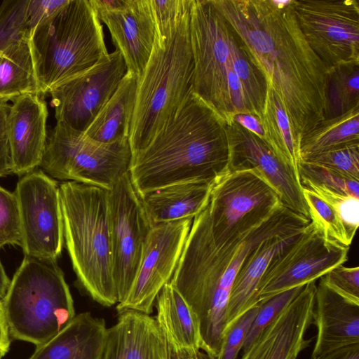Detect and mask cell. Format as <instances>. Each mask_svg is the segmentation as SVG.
<instances>
[{"label":"cell","instance_id":"obj_14","mask_svg":"<svg viewBox=\"0 0 359 359\" xmlns=\"http://www.w3.org/2000/svg\"><path fill=\"white\" fill-rule=\"evenodd\" d=\"M127 68L117 50L50 92L57 122L85 132L116 91Z\"/></svg>","mask_w":359,"mask_h":359},{"label":"cell","instance_id":"obj_40","mask_svg":"<svg viewBox=\"0 0 359 359\" xmlns=\"http://www.w3.org/2000/svg\"><path fill=\"white\" fill-rule=\"evenodd\" d=\"M325 284L344 299L359 304V267L335 266L320 278Z\"/></svg>","mask_w":359,"mask_h":359},{"label":"cell","instance_id":"obj_8","mask_svg":"<svg viewBox=\"0 0 359 359\" xmlns=\"http://www.w3.org/2000/svg\"><path fill=\"white\" fill-rule=\"evenodd\" d=\"M133 153L129 140L96 142L62 122L48 131L39 168L53 179L109 190L129 172Z\"/></svg>","mask_w":359,"mask_h":359},{"label":"cell","instance_id":"obj_10","mask_svg":"<svg viewBox=\"0 0 359 359\" xmlns=\"http://www.w3.org/2000/svg\"><path fill=\"white\" fill-rule=\"evenodd\" d=\"M299 28L327 71L359 63V0H292Z\"/></svg>","mask_w":359,"mask_h":359},{"label":"cell","instance_id":"obj_4","mask_svg":"<svg viewBox=\"0 0 359 359\" xmlns=\"http://www.w3.org/2000/svg\"><path fill=\"white\" fill-rule=\"evenodd\" d=\"M189 12L165 39L155 35L151 53L137 82L128 138L133 155L149 144L192 93Z\"/></svg>","mask_w":359,"mask_h":359},{"label":"cell","instance_id":"obj_44","mask_svg":"<svg viewBox=\"0 0 359 359\" xmlns=\"http://www.w3.org/2000/svg\"><path fill=\"white\" fill-rule=\"evenodd\" d=\"M232 121L238 123L244 128L254 133L264 141L265 135L259 118L252 114L241 113L235 114Z\"/></svg>","mask_w":359,"mask_h":359},{"label":"cell","instance_id":"obj_9","mask_svg":"<svg viewBox=\"0 0 359 359\" xmlns=\"http://www.w3.org/2000/svg\"><path fill=\"white\" fill-rule=\"evenodd\" d=\"M281 203L277 192L255 170H226L212 182L201 212L212 242L219 245L257 224Z\"/></svg>","mask_w":359,"mask_h":359},{"label":"cell","instance_id":"obj_32","mask_svg":"<svg viewBox=\"0 0 359 359\" xmlns=\"http://www.w3.org/2000/svg\"><path fill=\"white\" fill-rule=\"evenodd\" d=\"M302 191L312 224L327 241L349 247L352 241L337 211L313 192L304 188Z\"/></svg>","mask_w":359,"mask_h":359},{"label":"cell","instance_id":"obj_42","mask_svg":"<svg viewBox=\"0 0 359 359\" xmlns=\"http://www.w3.org/2000/svg\"><path fill=\"white\" fill-rule=\"evenodd\" d=\"M69 0H29L27 6V29L31 38L34 32L51 20Z\"/></svg>","mask_w":359,"mask_h":359},{"label":"cell","instance_id":"obj_16","mask_svg":"<svg viewBox=\"0 0 359 359\" xmlns=\"http://www.w3.org/2000/svg\"><path fill=\"white\" fill-rule=\"evenodd\" d=\"M227 170H255L285 206L309 218L299 177L294 170L282 162L264 140L233 121L227 123Z\"/></svg>","mask_w":359,"mask_h":359},{"label":"cell","instance_id":"obj_13","mask_svg":"<svg viewBox=\"0 0 359 359\" xmlns=\"http://www.w3.org/2000/svg\"><path fill=\"white\" fill-rule=\"evenodd\" d=\"M349 247L327 241L311 222L299 239L276 257L258 288V305L290 289L317 280L348 259Z\"/></svg>","mask_w":359,"mask_h":359},{"label":"cell","instance_id":"obj_49","mask_svg":"<svg viewBox=\"0 0 359 359\" xmlns=\"http://www.w3.org/2000/svg\"><path fill=\"white\" fill-rule=\"evenodd\" d=\"M11 280L6 273L0 259V302H2L6 294Z\"/></svg>","mask_w":359,"mask_h":359},{"label":"cell","instance_id":"obj_6","mask_svg":"<svg viewBox=\"0 0 359 359\" xmlns=\"http://www.w3.org/2000/svg\"><path fill=\"white\" fill-rule=\"evenodd\" d=\"M39 95L49 94L109 54L103 27L88 0H69L30 38Z\"/></svg>","mask_w":359,"mask_h":359},{"label":"cell","instance_id":"obj_3","mask_svg":"<svg viewBox=\"0 0 359 359\" xmlns=\"http://www.w3.org/2000/svg\"><path fill=\"white\" fill-rule=\"evenodd\" d=\"M108 191L67 181L60 185L65 243L78 280L99 304L118 303L113 278Z\"/></svg>","mask_w":359,"mask_h":359},{"label":"cell","instance_id":"obj_28","mask_svg":"<svg viewBox=\"0 0 359 359\" xmlns=\"http://www.w3.org/2000/svg\"><path fill=\"white\" fill-rule=\"evenodd\" d=\"M359 142V105L340 116L324 118L300 140V161L350 143Z\"/></svg>","mask_w":359,"mask_h":359},{"label":"cell","instance_id":"obj_5","mask_svg":"<svg viewBox=\"0 0 359 359\" xmlns=\"http://www.w3.org/2000/svg\"><path fill=\"white\" fill-rule=\"evenodd\" d=\"M10 337L41 346L75 317L74 301L57 261L25 256L2 301Z\"/></svg>","mask_w":359,"mask_h":359},{"label":"cell","instance_id":"obj_18","mask_svg":"<svg viewBox=\"0 0 359 359\" xmlns=\"http://www.w3.org/2000/svg\"><path fill=\"white\" fill-rule=\"evenodd\" d=\"M48 110L46 101L36 93L13 100L7 120L8 169L20 177L39 167L47 140Z\"/></svg>","mask_w":359,"mask_h":359},{"label":"cell","instance_id":"obj_2","mask_svg":"<svg viewBox=\"0 0 359 359\" xmlns=\"http://www.w3.org/2000/svg\"><path fill=\"white\" fill-rule=\"evenodd\" d=\"M227 123L193 92L143 149L129 174L141 196L166 186L212 182L227 170Z\"/></svg>","mask_w":359,"mask_h":359},{"label":"cell","instance_id":"obj_33","mask_svg":"<svg viewBox=\"0 0 359 359\" xmlns=\"http://www.w3.org/2000/svg\"><path fill=\"white\" fill-rule=\"evenodd\" d=\"M29 0H5L0 4V55L15 44L30 39L27 29Z\"/></svg>","mask_w":359,"mask_h":359},{"label":"cell","instance_id":"obj_17","mask_svg":"<svg viewBox=\"0 0 359 359\" xmlns=\"http://www.w3.org/2000/svg\"><path fill=\"white\" fill-rule=\"evenodd\" d=\"M316 290V280L306 284L243 351L241 359H297L313 340L305 334L314 322Z\"/></svg>","mask_w":359,"mask_h":359},{"label":"cell","instance_id":"obj_48","mask_svg":"<svg viewBox=\"0 0 359 359\" xmlns=\"http://www.w3.org/2000/svg\"><path fill=\"white\" fill-rule=\"evenodd\" d=\"M11 344L2 302H0V359L8 351Z\"/></svg>","mask_w":359,"mask_h":359},{"label":"cell","instance_id":"obj_35","mask_svg":"<svg viewBox=\"0 0 359 359\" xmlns=\"http://www.w3.org/2000/svg\"><path fill=\"white\" fill-rule=\"evenodd\" d=\"M301 161L330 168L359 181V142L346 144Z\"/></svg>","mask_w":359,"mask_h":359},{"label":"cell","instance_id":"obj_11","mask_svg":"<svg viewBox=\"0 0 359 359\" xmlns=\"http://www.w3.org/2000/svg\"><path fill=\"white\" fill-rule=\"evenodd\" d=\"M14 193L25 256L57 261L65 244L60 185L41 169L21 176Z\"/></svg>","mask_w":359,"mask_h":359},{"label":"cell","instance_id":"obj_37","mask_svg":"<svg viewBox=\"0 0 359 359\" xmlns=\"http://www.w3.org/2000/svg\"><path fill=\"white\" fill-rule=\"evenodd\" d=\"M6 245L21 248V222L15 193L0 186V250Z\"/></svg>","mask_w":359,"mask_h":359},{"label":"cell","instance_id":"obj_7","mask_svg":"<svg viewBox=\"0 0 359 359\" xmlns=\"http://www.w3.org/2000/svg\"><path fill=\"white\" fill-rule=\"evenodd\" d=\"M189 32L194 60L192 92L227 123L235 114H250L233 71L231 32L212 0H191Z\"/></svg>","mask_w":359,"mask_h":359},{"label":"cell","instance_id":"obj_47","mask_svg":"<svg viewBox=\"0 0 359 359\" xmlns=\"http://www.w3.org/2000/svg\"><path fill=\"white\" fill-rule=\"evenodd\" d=\"M89 1L97 13L122 10L128 3V0H90Z\"/></svg>","mask_w":359,"mask_h":359},{"label":"cell","instance_id":"obj_21","mask_svg":"<svg viewBox=\"0 0 359 359\" xmlns=\"http://www.w3.org/2000/svg\"><path fill=\"white\" fill-rule=\"evenodd\" d=\"M107 329L102 359H168V343L156 319L128 309Z\"/></svg>","mask_w":359,"mask_h":359},{"label":"cell","instance_id":"obj_38","mask_svg":"<svg viewBox=\"0 0 359 359\" xmlns=\"http://www.w3.org/2000/svg\"><path fill=\"white\" fill-rule=\"evenodd\" d=\"M155 22V34L165 39L190 11L191 0H150Z\"/></svg>","mask_w":359,"mask_h":359},{"label":"cell","instance_id":"obj_19","mask_svg":"<svg viewBox=\"0 0 359 359\" xmlns=\"http://www.w3.org/2000/svg\"><path fill=\"white\" fill-rule=\"evenodd\" d=\"M97 13L108 28L127 71L139 79L149 59L155 39V22L150 0H128L122 10Z\"/></svg>","mask_w":359,"mask_h":359},{"label":"cell","instance_id":"obj_12","mask_svg":"<svg viewBox=\"0 0 359 359\" xmlns=\"http://www.w3.org/2000/svg\"><path fill=\"white\" fill-rule=\"evenodd\" d=\"M112 270L118 303L128 297L152 227L129 172L108 191Z\"/></svg>","mask_w":359,"mask_h":359},{"label":"cell","instance_id":"obj_31","mask_svg":"<svg viewBox=\"0 0 359 359\" xmlns=\"http://www.w3.org/2000/svg\"><path fill=\"white\" fill-rule=\"evenodd\" d=\"M231 32L230 48L233 71L241 86L248 112L260 120L266 104L267 82L238 44L231 30Z\"/></svg>","mask_w":359,"mask_h":359},{"label":"cell","instance_id":"obj_1","mask_svg":"<svg viewBox=\"0 0 359 359\" xmlns=\"http://www.w3.org/2000/svg\"><path fill=\"white\" fill-rule=\"evenodd\" d=\"M277 95L298 146L325 118L327 69L298 25L292 1L212 0Z\"/></svg>","mask_w":359,"mask_h":359},{"label":"cell","instance_id":"obj_29","mask_svg":"<svg viewBox=\"0 0 359 359\" xmlns=\"http://www.w3.org/2000/svg\"><path fill=\"white\" fill-rule=\"evenodd\" d=\"M264 142L285 164L298 174L299 148L293 137L286 113L276 93L268 86L263 115L260 119Z\"/></svg>","mask_w":359,"mask_h":359},{"label":"cell","instance_id":"obj_46","mask_svg":"<svg viewBox=\"0 0 359 359\" xmlns=\"http://www.w3.org/2000/svg\"><path fill=\"white\" fill-rule=\"evenodd\" d=\"M311 359H359V344L343 347Z\"/></svg>","mask_w":359,"mask_h":359},{"label":"cell","instance_id":"obj_20","mask_svg":"<svg viewBox=\"0 0 359 359\" xmlns=\"http://www.w3.org/2000/svg\"><path fill=\"white\" fill-rule=\"evenodd\" d=\"M313 320L317 334L311 358L359 344V304L334 292L320 278L316 284Z\"/></svg>","mask_w":359,"mask_h":359},{"label":"cell","instance_id":"obj_26","mask_svg":"<svg viewBox=\"0 0 359 359\" xmlns=\"http://www.w3.org/2000/svg\"><path fill=\"white\" fill-rule=\"evenodd\" d=\"M138 77L127 71L116 91L84 132L92 140L113 144L128 140Z\"/></svg>","mask_w":359,"mask_h":359},{"label":"cell","instance_id":"obj_30","mask_svg":"<svg viewBox=\"0 0 359 359\" xmlns=\"http://www.w3.org/2000/svg\"><path fill=\"white\" fill-rule=\"evenodd\" d=\"M325 118L340 116L359 105V63L327 71Z\"/></svg>","mask_w":359,"mask_h":359},{"label":"cell","instance_id":"obj_36","mask_svg":"<svg viewBox=\"0 0 359 359\" xmlns=\"http://www.w3.org/2000/svg\"><path fill=\"white\" fill-rule=\"evenodd\" d=\"M301 186L320 196L337 211L349 238L353 241L359 224V198L330 191L307 182H302Z\"/></svg>","mask_w":359,"mask_h":359},{"label":"cell","instance_id":"obj_15","mask_svg":"<svg viewBox=\"0 0 359 359\" xmlns=\"http://www.w3.org/2000/svg\"><path fill=\"white\" fill-rule=\"evenodd\" d=\"M192 222L187 218L152 226L130 292L117 304L118 313L128 309L152 313L158 294L175 271Z\"/></svg>","mask_w":359,"mask_h":359},{"label":"cell","instance_id":"obj_39","mask_svg":"<svg viewBox=\"0 0 359 359\" xmlns=\"http://www.w3.org/2000/svg\"><path fill=\"white\" fill-rule=\"evenodd\" d=\"M304 285L297 287L280 293L259 306L245 339L243 349L245 350L283 308L294 299Z\"/></svg>","mask_w":359,"mask_h":359},{"label":"cell","instance_id":"obj_34","mask_svg":"<svg viewBox=\"0 0 359 359\" xmlns=\"http://www.w3.org/2000/svg\"><path fill=\"white\" fill-rule=\"evenodd\" d=\"M298 174L300 184L307 182L330 191L359 198V181L330 168L300 161Z\"/></svg>","mask_w":359,"mask_h":359},{"label":"cell","instance_id":"obj_45","mask_svg":"<svg viewBox=\"0 0 359 359\" xmlns=\"http://www.w3.org/2000/svg\"><path fill=\"white\" fill-rule=\"evenodd\" d=\"M168 359H216L201 350L177 348L168 344Z\"/></svg>","mask_w":359,"mask_h":359},{"label":"cell","instance_id":"obj_25","mask_svg":"<svg viewBox=\"0 0 359 359\" xmlns=\"http://www.w3.org/2000/svg\"><path fill=\"white\" fill-rule=\"evenodd\" d=\"M155 304L156 320L169 345L204 351L199 318L170 282L161 290Z\"/></svg>","mask_w":359,"mask_h":359},{"label":"cell","instance_id":"obj_43","mask_svg":"<svg viewBox=\"0 0 359 359\" xmlns=\"http://www.w3.org/2000/svg\"><path fill=\"white\" fill-rule=\"evenodd\" d=\"M11 105L8 101L0 100V164L8 168L9 150L7 135V120ZM9 170V169H8Z\"/></svg>","mask_w":359,"mask_h":359},{"label":"cell","instance_id":"obj_50","mask_svg":"<svg viewBox=\"0 0 359 359\" xmlns=\"http://www.w3.org/2000/svg\"><path fill=\"white\" fill-rule=\"evenodd\" d=\"M10 174L8 168L6 165L0 164V177H6Z\"/></svg>","mask_w":359,"mask_h":359},{"label":"cell","instance_id":"obj_27","mask_svg":"<svg viewBox=\"0 0 359 359\" xmlns=\"http://www.w3.org/2000/svg\"><path fill=\"white\" fill-rule=\"evenodd\" d=\"M28 93L39 95L30 39L0 55V100L13 101Z\"/></svg>","mask_w":359,"mask_h":359},{"label":"cell","instance_id":"obj_24","mask_svg":"<svg viewBox=\"0 0 359 359\" xmlns=\"http://www.w3.org/2000/svg\"><path fill=\"white\" fill-rule=\"evenodd\" d=\"M213 181L175 184L140 196L152 226L194 219L206 205Z\"/></svg>","mask_w":359,"mask_h":359},{"label":"cell","instance_id":"obj_22","mask_svg":"<svg viewBox=\"0 0 359 359\" xmlns=\"http://www.w3.org/2000/svg\"><path fill=\"white\" fill-rule=\"evenodd\" d=\"M305 230L290 236L270 238L248 257L232 285L226 311L223 341L227 333L245 313L259 307L258 288L264 273L273 259L294 243Z\"/></svg>","mask_w":359,"mask_h":359},{"label":"cell","instance_id":"obj_41","mask_svg":"<svg viewBox=\"0 0 359 359\" xmlns=\"http://www.w3.org/2000/svg\"><path fill=\"white\" fill-rule=\"evenodd\" d=\"M259 307L245 313L227 333L221 352L216 359H236Z\"/></svg>","mask_w":359,"mask_h":359},{"label":"cell","instance_id":"obj_23","mask_svg":"<svg viewBox=\"0 0 359 359\" xmlns=\"http://www.w3.org/2000/svg\"><path fill=\"white\" fill-rule=\"evenodd\" d=\"M107 331L103 319L81 313L29 359H102Z\"/></svg>","mask_w":359,"mask_h":359}]
</instances>
